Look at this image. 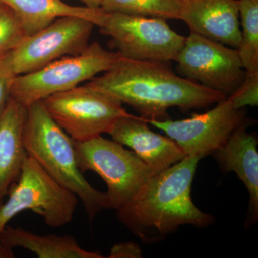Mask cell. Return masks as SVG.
Returning <instances> with one entry per match:
<instances>
[{"label":"cell","instance_id":"obj_1","mask_svg":"<svg viewBox=\"0 0 258 258\" xmlns=\"http://www.w3.org/2000/svg\"><path fill=\"white\" fill-rule=\"evenodd\" d=\"M132 106L147 120L169 119L168 109H201L227 98L176 75L165 62L121 57L109 70L86 83Z\"/></svg>","mask_w":258,"mask_h":258},{"label":"cell","instance_id":"obj_2","mask_svg":"<svg viewBox=\"0 0 258 258\" xmlns=\"http://www.w3.org/2000/svg\"><path fill=\"white\" fill-rule=\"evenodd\" d=\"M201 157H185L154 174L133 198L118 209L117 217L144 243L165 238L181 225L205 227L213 217L195 206L191 185Z\"/></svg>","mask_w":258,"mask_h":258},{"label":"cell","instance_id":"obj_3","mask_svg":"<svg viewBox=\"0 0 258 258\" xmlns=\"http://www.w3.org/2000/svg\"><path fill=\"white\" fill-rule=\"evenodd\" d=\"M23 139L28 157L77 196L90 220L110 209L106 192L90 184L80 169L74 141L50 116L42 101L27 107Z\"/></svg>","mask_w":258,"mask_h":258},{"label":"cell","instance_id":"obj_4","mask_svg":"<svg viewBox=\"0 0 258 258\" xmlns=\"http://www.w3.org/2000/svg\"><path fill=\"white\" fill-rule=\"evenodd\" d=\"M121 55L98 42L82 52L53 61L37 71L15 76L11 98L25 107L52 95L69 91L111 69Z\"/></svg>","mask_w":258,"mask_h":258},{"label":"cell","instance_id":"obj_5","mask_svg":"<svg viewBox=\"0 0 258 258\" xmlns=\"http://www.w3.org/2000/svg\"><path fill=\"white\" fill-rule=\"evenodd\" d=\"M8 196L0 205V232L13 217L27 210L41 216L49 227L60 228L72 222L79 200L30 157Z\"/></svg>","mask_w":258,"mask_h":258},{"label":"cell","instance_id":"obj_6","mask_svg":"<svg viewBox=\"0 0 258 258\" xmlns=\"http://www.w3.org/2000/svg\"><path fill=\"white\" fill-rule=\"evenodd\" d=\"M75 147L81 170L94 171L106 183L112 210H118L128 203L153 175L135 153L113 139L99 136L75 142Z\"/></svg>","mask_w":258,"mask_h":258},{"label":"cell","instance_id":"obj_7","mask_svg":"<svg viewBox=\"0 0 258 258\" xmlns=\"http://www.w3.org/2000/svg\"><path fill=\"white\" fill-rule=\"evenodd\" d=\"M42 101L50 116L75 142L109 134L117 120L130 115L114 97L86 84Z\"/></svg>","mask_w":258,"mask_h":258},{"label":"cell","instance_id":"obj_8","mask_svg":"<svg viewBox=\"0 0 258 258\" xmlns=\"http://www.w3.org/2000/svg\"><path fill=\"white\" fill-rule=\"evenodd\" d=\"M100 28L122 57L133 60L174 61L186 39L165 19L123 13H107Z\"/></svg>","mask_w":258,"mask_h":258},{"label":"cell","instance_id":"obj_9","mask_svg":"<svg viewBox=\"0 0 258 258\" xmlns=\"http://www.w3.org/2000/svg\"><path fill=\"white\" fill-rule=\"evenodd\" d=\"M174 61L183 77L227 98L245 77L237 49L191 32Z\"/></svg>","mask_w":258,"mask_h":258},{"label":"cell","instance_id":"obj_10","mask_svg":"<svg viewBox=\"0 0 258 258\" xmlns=\"http://www.w3.org/2000/svg\"><path fill=\"white\" fill-rule=\"evenodd\" d=\"M95 26L79 17L56 19L9 52L13 72L16 76L28 74L62 57L80 53L89 45Z\"/></svg>","mask_w":258,"mask_h":258},{"label":"cell","instance_id":"obj_11","mask_svg":"<svg viewBox=\"0 0 258 258\" xmlns=\"http://www.w3.org/2000/svg\"><path fill=\"white\" fill-rule=\"evenodd\" d=\"M174 140L186 157H205L227 142L241 125L249 123L243 109H237L228 98L210 111L185 119L147 120Z\"/></svg>","mask_w":258,"mask_h":258},{"label":"cell","instance_id":"obj_12","mask_svg":"<svg viewBox=\"0 0 258 258\" xmlns=\"http://www.w3.org/2000/svg\"><path fill=\"white\" fill-rule=\"evenodd\" d=\"M148 124L146 118L130 114L117 120L108 134L113 140L130 148L154 175L179 162L186 155L174 140L155 133Z\"/></svg>","mask_w":258,"mask_h":258},{"label":"cell","instance_id":"obj_13","mask_svg":"<svg viewBox=\"0 0 258 258\" xmlns=\"http://www.w3.org/2000/svg\"><path fill=\"white\" fill-rule=\"evenodd\" d=\"M237 0H182L179 20L194 33L237 49L240 42Z\"/></svg>","mask_w":258,"mask_h":258},{"label":"cell","instance_id":"obj_14","mask_svg":"<svg viewBox=\"0 0 258 258\" xmlns=\"http://www.w3.org/2000/svg\"><path fill=\"white\" fill-rule=\"evenodd\" d=\"M249 123L236 129L227 142L214 154L222 169L233 171L247 188L249 195V225L255 223L258 217L257 139L247 132Z\"/></svg>","mask_w":258,"mask_h":258},{"label":"cell","instance_id":"obj_15","mask_svg":"<svg viewBox=\"0 0 258 258\" xmlns=\"http://www.w3.org/2000/svg\"><path fill=\"white\" fill-rule=\"evenodd\" d=\"M27 108L10 98L0 115V205L18 181L27 157L23 134Z\"/></svg>","mask_w":258,"mask_h":258},{"label":"cell","instance_id":"obj_16","mask_svg":"<svg viewBox=\"0 0 258 258\" xmlns=\"http://www.w3.org/2000/svg\"><path fill=\"white\" fill-rule=\"evenodd\" d=\"M15 12L28 35L35 33L62 17H79L101 27L107 13L101 8L74 6L62 0H0Z\"/></svg>","mask_w":258,"mask_h":258},{"label":"cell","instance_id":"obj_17","mask_svg":"<svg viewBox=\"0 0 258 258\" xmlns=\"http://www.w3.org/2000/svg\"><path fill=\"white\" fill-rule=\"evenodd\" d=\"M0 246L13 251L28 249L40 258H103L101 253L86 250L72 236L40 235L20 227H6L0 232Z\"/></svg>","mask_w":258,"mask_h":258},{"label":"cell","instance_id":"obj_18","mask_svg":"<svg viewBox=\"0 0 258 258\" xmlns=\"http://www.w3.org/2000/svg\"><path fill=\"white\" fill-rule=\"evenodd\" d=\"M240 42L237 50L246 71H258V0H237Z\"/></svg>","mask_w":258,"mask_h":258},{"label":"cell","instance_id":"obj_19","mask_svg":"<svg viewBox=\"0 0 258 258\" xmlns=\"http://www.w3.org/2000/svg\"><path fill=\"white\" fill-rule=\"evenodd\" d=\"M182 0H101L106 13L179 20Z\"/></svg>","mask_w":258,"mask_h":258},{"label":"cell","instance_id":"obj_20","mask_svg":"<svg viewBox=\"0 0 258 258\" xmlns=\"http://www.w3.org/2000/svg\"><path fill=\"white\" fill-rule=\"evenodd\" d=\"M28 36L18 15L9 7L0 3V55L15 50Z\"/></svg>","mask_w":258,"mask_h":258},{"label":"cell","instance_id":"obj_21","mask_svg":"<svg viewBox=\"0 0 258 258\" xmlns=\"http://www.w3.org/2000/svg\"><path fill=\"white\" fill-rule=\"evenodd\" d=\"M237 109L258 104V71H246L245 77L237 89L227 97Z\"/></svg>","mask_w":258,"mask_h":258},{"label":"cell","instance_id":"obj_22","mask_svg":"<svg viewBox=\"0 0 258 258\" xmlns=\"http://www.w3.org/2000/svg\"><path fill=\"white\" fill-rule=\"evenodd\" d=\"M16 75L10 64L9 52L0 55V115L11 98V88Z\"/></svg>","mask_w":258,"mask_h":258},{"label":"cell","instance_id":"obj_23","mask_svg":"<svg viewBox=\"0 0 258 258\" xmlns=\"http://www.w3.org/2000/svg\"><path fill=\"white\" fill-rule=\"evenodd\" d=\"M109 257H142V249L137 244L132 242L117 244L112 247Z\"/></svg>","mask_w":258,"mask_h":258},{"label":"cell","instance_id":"obj_24","mask_svg":"<svg viewBox=\"0 0 258 258\" xmlns=\"http://www.w3.org/2000/svg\"><path fill=\"white\" fill-rule=\"evenodd\" d=\"M85 6L92 8H101V0H81Z\"/></svg>","mask_w":258,"mask_h":258},{"label":"cell","instance_id":"obj_25","mask_svg":"<svg viewBox=\"0 0 258 258\" xmlns=\"http://www.w3.org/2000/svg\"><path fill=\"white\" fill-rule=\"evenodd\" d=\"M13 252H10V251L7 250L0 247V258H10L13 257Z\"/></svg>","mask_w":258,"mask_h":258}]
</instances>
